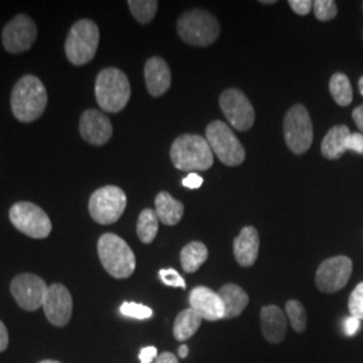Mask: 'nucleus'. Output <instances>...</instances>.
<instances>
[{"instance_id": "obj_1", "label": "nucleus", "mask_w": 363, "mask_h": 363, "mask_svg": "<svg viewBox=\"0 0 363 363\" xmlns=\"http://www.w3.org/2000/svg\"><path fill=\"white\" fill-rule=\"evenodd\" d=\"M48 106V91L42 81L27 74L21 78L11 93L13 116L21 123H31L43 115Z\"/></svg>"}, {"instance_id": "obj_2", "label": "nucleus", "mask_w": 363, "mask_h": 363, "mask_svg": "<svg viewBox=\"0 0 363 363\" xmlns=\"http://www.w3.org/2000/svg\"><path fill=\"white\" fill-rule=\"evenodd\" d=\"M171 162L181 171H206L214 163V154L208 140L199 135H182L171 145Z\"/></svg>"}, {"instance_id": "obj_3", "label": "nucleus", "mask_w": 363, "mask_h": 363, "mask_svg": "<svg viewBox=\"0 0 363 363\" xmlns=\"http://www.w3.org/2000/svg\"><path fill=\"white\" fill-rule=\"evenodd\" d=\"M94 94L100 108L117 113L125 108L130 99V85L124 72L108 67L99 73L94 85Z\"/></svg>"}, {"instance_id": "obj_4", "label": "nucleus", "mask_w": 363, "mask_h": 363, "mask_svg": "<svg viewBox=\"0 0 363 363\" xmlns=\"http://www.w3.org/2000/svg\"><path fill=\"white\" fill-rule=\"evenodd\" d=\"M105 271L115 279H128L135 272L136 259L130 245L116 234H103L97 244Z\"/></svg>"}, {"instance_id": "obj_5", "label": "nucleus", "mask_w": 363, "mask_h": 363, "mask_svg": "<svg viewBox=\"0 0 363 363\" xmlns=\"http://www.w3.org/2000/svg\"><path fill=\"white\" fill-rule=\"evenodd\" d=\"M177 26L178 34L183 42L199 48L214 43L220 31L217 18L213 13L201 9L183 13Z\"/></svg>"}, {"instance_id": "obj_6", "label": "nucleus", "mask_w": 363, "mask_h": 363, "mask_svg": "<svg viewBox=\"0 0 363 363\" xmlns=\"http://www.w3.org/2000/svg\"><path fill=\"white\" fill-rule=\"evenodd\" d=\"M100 42V31L91 19H81L76 22L65 42L67 60L73 65L81 66L91 62L94 58Z\"/></svg>"}, {"instance_id": "obj_7", "label": "nucleus", "mask_w": 363, "mask_h": 363, "mask_svg": "<svg viewBox=\"0 0 363 363\" xmlns=\"http://www.w3.org/2000/svg\"><path fill=\"white\" fill-rule=\"evenodd\" d=\"M206 140L213 154L226 166H238L245 160V148L223 121H213L206 128Z\"/></svg>"}, {"instance_id": "obj_8", "label": "nucleus", "mask_w": 363, "mask_h": 363, "mask_svg": "<svg viewBox=\"0 0 363 363\" xmlns=\"http://www.w3.org/2000/svg\"><path fill=\"white\" fill-rule=\"evenodd\" d=\"M284 139L288 148L296 154H306L313 140L311 116L304 105L296 104L286 112L284 117Z\"/></svg>"}, {"instance_id": "obj_9", "label": "nucleus", "mask_w": 363, "mask_h": 363, "mask_svg": "<svg viewBox=\"0 0 363 363\" xmlns=\"http://www.w3.org/2000/svg\"><path fill=\"white\" fill-rule=\"evenodd\" d=\"M127 208V195L117 186H104L96 190L89 199V213L100 225L115 223Z\"/></svg>"}, {"instance_id": "obj_10", "label": "nucleus", "mask_w": 363, "mask_h": 363, "mask_svg": "<svg viewBox=\"0 0 363 363\" xmlns=\"http://www.w3.org/2000/svg\"><path fill=\"white\" fill-rule=\"evenodd\" d=\"M9 216L13 226L31 238L42 240L52 233V220L35 203L18 202L10 208Z\"/></svg>"}, {"instance_id": "obj_11", "label": "nucleus", "mask_w": 363, "mask_h": 363, "mask_svg": "<svg viewBox=\"0 0 363 363\" xmlns=\"http://www.w3.org/2000/svg\"><path fill=\"white\" fill-rule=\"evenodd\" d=\"M220 106L223 115L235 130H247L253 127L256 113L244 91L234 88L222 91Z\"/></svg>"}, {"instance_id": "obj_12", "label": "nucleus", "mask_w": 363, "mask_h": 363, "mask_svg": "<svg viewBox=\"0 0 363 363\" xmlns=\"http://www.w3.org/2000/svg\"><path fill=\"white\" fill-rule=\"evenodd\" d=\"M352 273V261L346 256L327 259L319 265L315 281L319 291L334 294L347 286Z\"/></svg>"}, {"instance_id": "obj_13", "label": "nucleus", "mask_w": 363, "mask_h": 363, "mask_svg": "<svg viewBox=\"0 0 363 363\" xmlns=\"http://www.w3.org/2000/svg\"><path fill=\"white\" fill-rule=\"evenodd\" d=\"M10 289L18 306L31 312L37 311L43 306V300L49 286L37 274L23 273L13 279Z\"/></svg>"}, {"instance_id": "obj_14", "label": "nucleus", "mask_w": 363, "mask_h": 363, "mask_svg": "<svg viewBox=\"0 0 363 363\" xmlns=\"http://www.w3.org/2000/svg\"><path fill=\"white\" fill-rule=\"evenodd\" d=\"M37 25L25 13L16 15L11 22L3 28L1 42L4 49L13 54L27 52L37 39Z\"/></svg>"}, {"instance_id": "obj_15", "label": "nucleus", "mask_w": 363, "mask_h": 363, "mask_svg": "<svg viewBox=\"0 0 363 363\" xmlns=\"http://www.w3.org/2000/svg\"><path fill=\"white\" fill-rule=\"evenodd\" d=\"M42 307L52 325L64 327L69 323L73 313V298L65 286L52 284L48 289Z\"/></svg>"}, {"instance_id": "obj_16", "label": "nucleus", "mask_w": 363, "mask_h": 363, "mask_svg": "<svg viewBox=\"0 0 363 363\" xmlns=\"http://www.w3.org/2000/svg\"><path fill=\"white\" fill-rule=\"evenodd\" d=\"M79 133L91 145H104L112 138L111 120L96 109L85 111L79 118Z\"/></svg>"}, {"instance_id": "obj_17", "label": "nucleus", "mask_w": 363, "mask_h": 363, "mask_svg": "<svg viewBox=\"0 0 363 363\" xmlns=\"http://www.w3.org/2000/svg\"><path fill=\"white\" fill-rule=\"evenodd\" d=\"M190 308L194 310L203 320L216 322L225 316L223 303L220 295L208 286H195L190 294Z\"/></svg>"}, {"instance_id": "obj_18", "label": "nucleus", "mask_w": 363, "mask_h": 363, "mask_svg": "<svg viewBox=\"0 0 363 363\" xmlns=\"http://www.w3.org/2000/svg\"><path fill=\"white\" fill-rule=\"evenodd\" d=\"M144 78L147 91L154 97L163 96L171 86V70L160 57H152L145 62Z\"/></svg>"}, {"instance_id": "obj_19", "label": "nucleus", "mask_w": 363, "mask_h": 363, "mask_svg": "<svg viewBox=\"0 0 363 363\" xmlns=\"http://www.w3.org/2000/svg\"><path fill=\"white\" fill-rule=\"evenodd\" d=\"M234 259L241 267H252L259 257V238L253 226H245L235 237Z\"/></svg>"}, {"instance_id": "obj_20", "label": "nucleus", "mask_w": 363, "mask_h": 363, "mask_svg": "<svg viewBox=\"0 0 363 363\" xmlns=\"http://www.w3.org/2000/svg\"><path fill=\"white\" fill-rule=\"evenodd\" d=\"M286 312L277 306H265L261 308V328L269 343H280L286 333Z\"/></svg>"}, {"instance_id": "obj_21", "label": "nucleus", "mask_w": 363, "mask_h": 363, "mask_svg": "<svg viewBox=\"0 0 363 363\" xmlns=\"http://www.w3.org/2000/svg\"><path fill=\"white\" fill-rule=\"evenodd\" d=\"M218 295L225 308L223 319H233L240 316L249 304L247 292L241 286L235 284H226L222 286Z\"/></svg>"}, {"instance_id": "obj_22", "label": "nucleus", "mask_w": 363, "mask_h": 363, "mask_svg": "<svg viewBox=\"0 0 363 363\" xmlns=\"http://www.w3.org/2000/svg\"><path fill=\"white\" fill-rule=\"evenodd\" d=\"M155 213L159 222L167 226H174L182 220L184 214V206L167 191H162L156 195Z\"/></svg>"}, {"instance_id": "obj_23", "label": "nucleus", "mask_w": 363, "mask_h": 363, "mask_svg": "<svg viewBox=\"0 0 363 363\" xmlns=\"http://www.w3.org/2000/svg\"><path fill=\"white\" fill-rule=\"evenodd\" d=\"M351 132L347 125H337L327 132L322 142V154L330 160L339 159L347 151V140Z\"/></svg>"}, {"instance_id": "obj_24", "label": "nucleus", "mask_w": 363, "mask_h": 363, "mask_svg": "<svg viewBox=\"0 0 363 363\" xmlns=\"http://www.w3.org/2000/svg\"><path fill=\"white\" fill-rule=\"evenodd\" d=\"M208 247L199 241H193L182 249L181 264L184 272L194 273L206 262Z\"/></svg>"}, {"instance_id": "obj_25", "label": "nucleus", "mask_w": 363, "mask_h": 363, "mask_svg": "<svg viewBox=\"0 0 363 363\" xmlns=\"http://www.w3.org/2000/svg\"><path fill=\"white\" fill-rule=\"evenodd\" d=\"M202 318L191 308L182 311L174 323V337L177 340H187L194 335L201 327Z\"/></svg>"}, {"instance_id": "obj_26", "label": "nucleus", "mask_w": 363, "mask_h": 363, "mask_svg": "<svg viewBox=\"0 0 363 363\" xmlns=\"http://www.w3.org/2000/svg\"><path fill=\"white\" fill-rule=\"evenodd\" d=\"M138 237L143 244H151L156 238L159 230V218L156 216L155 210L144 208L138 220Z\"/></svg>"}, {"instance_id": "obj_27", "label": "nucleus", "mask_w": 363, "mask_h": 363, "mask_svg": "<svg viewBox=\"0 0 363 363\" xmlns=\"http://www.w3.org/2000/svg\"><path fill=\"white\" fill-rule=\"evenodd\" d=\"M330 91L335 103L340 106H347L352 101V88L350 79L343 73H335L330 79Z\"/></svg>"}, {"instance_id": "obj_28", "label": "nucleus", "mask_w": 363, "mask_h": 363, "mask_svg": "<svg viewBox=\"0 0 363 363\" xmlns=\"http://www.w3.org/2000/svg\"><path fill=\"white\" fill-rule=\"evenodd\" d=\"M128 6L135 19L139 23L145 25L155 18L159 3L156 0H130Z\"/></svg>"}, {"instance_id": "obj_29", "label": "nucleus", "mask_w": 363, "mask_h": 363, "mask_svg": "<svg viewBox=\"0 0 363 363\" xmlns=\"http://www.w3.org/2000/svg\"><path fill=\"white\" fill-rule=\"evenodd\" d=\"M286 315L289 319L292 328L301 334L307 328V315L303 304L298 300H289L286 304Z\"/></svg>"}, {"instance_id": "obj_30", "label": "nucleus", "mask_w": 363, "mask_h": 363, "mask_svg": "<svg viewBox=\"0 0 363 363\" xmlns=\"http://www.w3.org/2000/svg\"><path fill=\"white\" fill-rule=\"evenodd\" d=\"M313 13L316 19L322 22H328L337 16V3L333 0H315L313 1Z\"/></svg>"}, {"instance_id": "obj_31", "label": "nucleus", "mask_w": 363, "mask_h": 363, "mask_svg": "<svg viewBox=\"0 0 363 363\" xmlns=\"http://www.w3.org/2000/svg\"><path fill=\"white\" fill-rule=\"evenodd\" d=\"M120 312L124 316L135 318V319H139V320L148 319V318L152 316V310L150 307L143 306V304H138V303H128V301L121 304Z\"/></svg>"}, {"instance_id": "obj_32", "label": "nucleus", "mask_w": 363, "mask_h": 363, "mask_svg": "<svg viewBox=\"0 0 363 363\" xmlns=\"http://www.w3.org/2000/svg\"><path fill=\"white\" fill-rule=\"evenodd\" d=\"M349 311L351 316L362 320L363 319V283L358 284L351 292L349 298Z\"/></svg>"}, {"instance_id": "obj_33", "label": "nucleus", "mask_w": 363, "mask_h": 363, "mask_svg": "<svg viewBox=\"0 0 363 363\" xmlns=\"http://www.w3.org/2000/svg\"><path fill=\"white\" fill-rule=\"evenodd\" d=\"M159 277L163 281V284L167 286H174V288H182L186 289V281L182 277L179 273L177 272L175 269L169 268V269H162L159 272Z\"/></svg>"}, {"instance_id": "obj_34", "label": "nucleus", "mask_w": 363, "mask_h": 363, "mask_svg": "<svg viewBox=\"0 0 363 363\" xmlns=\"http://www.w3.org/2000/svg\"><path fill=\"white\" fill-rule=\"evenodd\" d=\"M289 6L295 13L304 16V15L311 13L313 3L311 0H289Z\"/></svg>"}, {"instance_id": "obj_35", "label": "nucleus", "mask_w": 363, "mask_h": 363, "mask_svg": "<svg viewBox=\"0 0 363 363\" xmlns=\"http://www.w3.org/2000/svg\"><path fill=\"white\" fill-rule=\"evenodd\" d=\"M347 151H354L359 155H363L362 133H351L347 140Z\"/></svg>"}, {"instance_id": "obj_36", "label": "nucleus", "mask_w": 363, "mask_h": 363, "mask_svg": "<svg viewBox=\"0 0 363 363\" xmlns=\"http://www.w3.org/2000/svg\"><path fill=\"white\" fill-rule=\"evenodd\" d=\"M182 184H183L184 187L190 189V190H196V189H199V187L203 184V178H202L201 175H198L196 172H190V174L183 179Z\"/></svg>"}, {"instance_id": "obj_37", "label": "nucleus", "mask_w": 363, "mask_h": 363, "mask_svg": "<svg viewBox=\"0 0 363 363\" xmlns=\"http://www.w3.org/2000/svg\"><path fill=\"white\" fill-rule=\"evenodd\" d=\"M359 325H361V320L359 319H357L354 316L347 318L346 322H345V333H346V335L347 337L355 335L358 333V330H359Z\"/></svg>"}, {"instance_id": "obj_38", "label": "nucleus", "mask_w": 363, "mask_h": 363, "mask_svg": "<svg viewBox=\"0 0 363 363\" xmlns=\"http://www.w3.org/2000/svg\"><path fill=\"white\" fill-rule=\"evenodd\" d=\"M156 358H157V350L152 346L144 347L143 350L140 351V354H139V359L142 363H151Z\"/></svg>"}, {"instance_id": "obj_39", "label": "nucleus", "mask_w": 363, "mask_h": 363, "mask_svg": "<svg viewBox=\"0 0 363 363\" xmlns=\"http://www.w3.org/2000/svg\"><path fill=\"white\" fill-rule=\"evenodd\" d=\"M9 346V333L6 325H3V322L0 320V352L6 350Z\"/></svg>"}, {"instance_id": "obj_40", "label": "nucleus", "mask_w": 363, "mask_h": 363, "mask_svg": "<svg viewBox=\"0 0 363 363\" xmlns=\"http://www.w3.org/2000/svg\"><path fill=\"white\" fill-rule=\"evenodd\" d=\"M352 118H354V121H355L357 127L363 132V105H361V106H358V108H355V109H354V112H352Z\"/></svg>"}, {"instance_id": "obj_41", "label": "nucleus", "mask_w": 363, "mask_h": 363, "mask_svg": "<svg viewBox=\"0 0 363 363\" xmlns=\"http://www.w3.org/2000/svg\"><path fill=\"white\" fill-rule=\"evenodd\" d=\"M155 363H179L177 357L171 352H163L156 358Z\"/></svg>"}, {"instance_id": "obj_42", "label": "nucleus", "mask_w": 363, "mask_h": 363, "mask_svg": "<svg viewBox=\"0 0 363 363\" xmlns=\"http://www.w3.org/2000/svg\"><path fill=\"white\" fill-rule=\"evenodd\" d=\"M187 354H189V347L186 345H183V346H181V349H179V357L181 358H186Z\"/></svg>"}, {"instance_id": "obj_43", "label": "nucleus", "mask_w": 363, "mask_h": 363, "mask_svg": "<svg viewBox=\"0 0 363 363\" xmlns=\"http://www.w3.org/2000/svg\"><path fill=\"white\" fill-rule=\"evenodd\" d=\"M359 91H361V94L363 96V77H361V79H359Z\"/></svg>"}, {"instance_id": "obj_44", "label": "nucleus", "mask_w": 363, "mask_h": 363, "mask_svg": "<svg viewBox=\"0 0 363 363\" xmlns=\"http://www.w3.org/2000/svg\"><path fill=\"white\" fill-rule=\"evenodd\" d=\"M38 363H61L58 362V361H50V359H48V361H40V362Z\"/></svg>"}]
</instances>
